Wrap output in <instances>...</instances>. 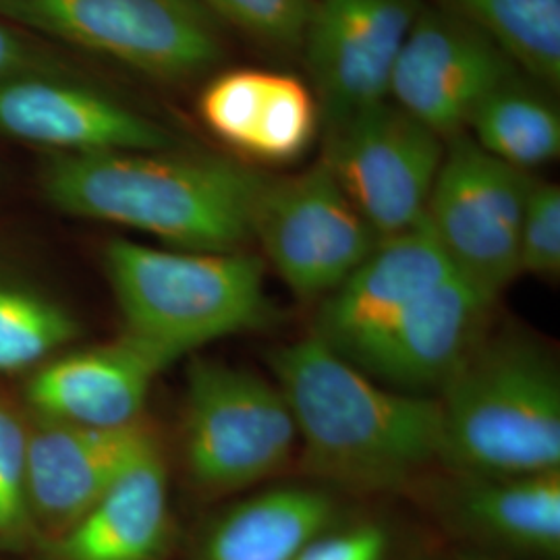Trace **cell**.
Instances as JSON below:
<instances>
[{
  "label": "cell",
  "mask_w": 560,
  "mask_h": 560,
  "mask_svg": "<svg viewBox=\"0 0 560 560\" xmlns=\"http://www.w3.org/2000/svg\"><path fill=\"white\" fill-rule=\"evenodd\" d=\"M78 337L80 324L59 301L0 280V378L32 374Z\"/></svg>",
  "instance_id": "obj_23"
},
{
  "label": "cell",
  "mask_w": 560,
  "mask_h": 560,
  "mask_svg": "<svg viewBox=\"0 0 560 560\" xmlns=\"http://www.w3.org/2000/svg\"><path fill=\"white\" fill-rule=\"evenodd\" d=\"M36 538L27 502V420L0 395V550H23Z\"/></svg>",
  "instance_id": "obj_24"
},
{
  "label": "cell",
  "mask_w": 560,
  "mask_h": 560,
  "mask_svg": "<svg viewBox=\"0 0 560 560\" xmlns=\"http://www.w3.org/2000/svg\"><path fill=\"white\" fill-rule=\"evenodd\" d=\"M520 67L478 27L442 7H423L395 62L388 96L442 140L469 127Z\"/></svg>",
  "instance_id": "obj_10"
},
{
  "label": "cell",
  "mask_w": 560,
  "mask_h": 560,
  "mask_svg": "<svg viewBox=\"0 0 560 560\" xmlns=\"http://www.w3.org/2000/svg\"><path fill=\"white\" fill-rule=\"evenodd\" d=\"M272 268L301 300H326L370 256L381 237L318 162L264 180L252 217Z\"/></svg>",
  "instance_id": "obj_9"
},
{
  "label": "cell",
  "mask_w": 560,
  "mask_h": 560,
  "mask_svg": "<svg viewBox=\"0 0 560 560\" xmlns=\"http://www.w3.org/2000/svg\"><path fill=\"white\" fill-rule=\"evenodd\" d=\"M266 177L217 154L119 150L52 154L40 187L57 210L133 229L185 252H240Z\"/></svg>",
  "instance_id": "obj_2"
},
{
  "label": "cell",
  "mask_w": 560,
  "mask_h": 560,
  "mask_svg": "<svg viewBox=\"0 0 560 560\" xmlns=\"http://www.w3.org/2000/svg\"><path fill=\"white\" fill-rule=\"evenodd\" d=\"M201 122L245 161L282 166L303 159L322 129L320 102L298 75L229 69L198 98Z\"/></svg>",
  "instance_id": "obj_17"
},
{
  "label": "cell",
  "mask_w": 560,
  "mask_h": 560,
  "mask_svg": "<svg viewBox=\"0 0 560 560\" xmlns=\"http://www.w3.org/2000/svg\"><path fill=\"white\" fill-rule=\"evenodd\" d=\"M217 18L279 50L301 48L310 0H200Z\"/></svg>",
  "instance_id": "obj_25"
},
{
  "label": "cell",
  "mask_w": 560,
  "mask_h": 560,
  "mask_svg": "<svg viewBox=\"0 0 560 560\" xmlns=\"http://www.w3.org/2000/svg\"><path fill=\"white\" fill-rule=\"evenodd\" d=\"M469 127L483 152L525 173L559 159V108L521 75L481 102Z\"/></svg>",
  "instance_id": "obj_21"
},
{
  "label": "cell",
  "mask_w": 560,
  "mask_h": 560,
  "mask_svg": "<svg viewBox=\"0 0 560 560\" xmlns=\"http://www.w3.org/2000/svg\"><path fill=\"white\" fill-rule=\"evenodd\" d=\"M560 272V187L534 180L523 210L520 275L557 279Z\"/></svg>",
  "instance_id": "obj_26"
},
{
  "label": "cell",
  "mask_w": 560,
  "mask_h": 560,
  "mask_svg": "<svg viewBox=\"0 0 560 560\" xmlns=\"http://www.w3.org/2000/svg\"><path fill=\"white\" fill-rule=\"evenodd\" d=\"M38 57L32 52V46L0 21V81L36 73Z\"/></svg>",
  "instance_id": "obj_28"
},
{
  "label": "cell",
  "mask_w": 560,
  "mask_h": 560,
  "mask_svg": "<svg viewBox=\"0 0 560 560\" xmlns=\"http://www.w3.org/2000/svg\"><path fill=\"white\" fill-rule=\"evenodd\" d=\"M494 303V298L455 272L345 360L400 393H441L488 332Z\"/></svg>",
  "instance_id": "obj_12"
},
{
  "label": "cell",
  "mask_w": 560,
  "mask_h": 560,
  "mask_svg": "<svg viewBox=\"0 0 560 560\" xmlns=\"http://www.w3.org/2000/svg\"><path fill=\"white\" fill-rule=\"evenodd\" d=\"M0 133L55 154L166 150L177 141L110 96L36 73L0 81Z\"/></svg>",
  "instance_id": "obj_14"
},
{
  "label": "cell",
  "mask_w": 560,
  "mask_h": 560,
  "mask_svg": "<svg viewBox=\"0 0 560 560\" xmlns=\"http://www.w3.org/2000/svg\"><path fill=\"white\" fill-rule=\"evenodd\" d=\"M154 444L145 420L115 430L27 421V502L38 544L75 525Z\"/></svg>",
  "instance_id": "obj_13"
},
{
  "label": "cell",
  "mask_w": 560,
  "mask_h": 560,
  "mask_svg": "<svg viewBox=\"0 0 560 560\" xmlns=\"http://www.w3.org/2000/svg\"><path fill=\"white\" fill-rule=\"evenodd\" d=\"M322 164L378 237L425 219L444 141L395 102L322 125Z\"/></svg>",
  "instance_id": "obj_8"
},
{
  "label": "cell",
  "mask_w": 560,
  "mask_h": 560,
  "mask_svg": "<svg viewBox=\"0 0 560 560\" xmlns=\"http://www.w3.org/2000/svg\"><path fill=\"white\" fill-rule=\"evenodd\" d=\"M337 517L335 499L318 488L280 486L222 513L201 541L198 560H295Z\"/></svg>",
  "instance_id": "obj_19"
},
{
  "label": "cell",
  "mask_w": 560,
  "mask_h": 560,
  "mask_svg": "<svg viewBox=\"0 0 560 560\" xmlns=\"http://www.w3.org/2000/svg\"><path fill=\"white\" fill-rule=\"evenodd\" d=\"M310 2H312V0H310Z\"/></svg>",
  "instance_id": "obj_29"
},
{
  "label": "cell",
  "mask_w": 560,
  "mask_h": 560,
  "mask_svg": "<svg viewBox=\"0 0 560 560\" xmlns=\"http://www.w3.org/2000/svg\"><path fill=\"white\" fill-rule=\"evenodd\" d=\"M102 264L125 335L168 363L275 322L264 260L243 249L185 252L110 240L102 249Z\"/></svg>",
  "instance_id": "obj_4"
},
{
  "label": "cell",
  "mask_w": 560,
  "mask_h": 560,
  "mask_svg": "<svg viewBox=\"0 0 560 560\" xmlns=\"http://www.w3.org/2000/svg\"><path fill=\"white\" fill-rule=\"evenodd\" d=\"M171 363L129 335L55 355L30 374L32 418L115 430L143 420L152 384Z\"/></svg>",
  "instance_id": "obj_15"
},
{
  "label": "cell",
  "mask_w": 560,
  "mask_h": 560,
  "mask_svg": "<svg viewBox=\"0 0 560 560\" xmlns=\"http://www.w3.org/2000/svg\"><path fill=\"white\" fill-rule=\"evenodd\" d=\"M168 540V469L159 442L75 525L40 546L46 560H161Z\"/></svg>",
  "instance_id": "obj_18"
},
{
  "label": "cell",
  "mask_w": 560,
  "mask_h": 560,
  "mask_svg": "<svg viewBox=\"0 0 560 560\" xmlns=\"http://www.w3.org/2000/svg\"><path fill=\"white\" fill-rule=\"evenodd\" d=\"M478 27L520 71L548 90L560 83V0H441Z\"/></svg>",
  "instance_id": "obj_22"
},
{
  "label": "cell",
  "mask_w": 560,
  "mask_h": 560,
  "mask_svg": "<svg viewBox=\"0 0 560 560\" xmlns=\"http://www.w3.org/2000/svg\"><path fill=\"white\" fill-rule=\"evenodd\" d=\"M421 0H312L303 55L322 125L386 101Z\"/></svg>",
  "instance_id": "obj_11"
},
{
  "label": "cell",
  "mask_w": 560,
  "mask_h": 560,
  "mask_svg": "<svg viewBox=\"0 0 560 560\" xmlns=\"http://www.w3.org/2000/svg\"><path fill=\"white\" fill-rule=\"evenodd\" d=\"M451 501L453 517L469 536L536 557H559L560 469L520 478H465Z\"/></svg>",
  "instance_id": "obj_20"
},
{
  "label": "cell",
  "mask_w": 560,
  "mask_h": 560,
  "mask_svg": "<svg viewBox=\"0 0 560 560\" xmlns=\"http://www.w3.org/2000/svg\"><path fill=\"white\" fill-rule=\"evenodd\" d=\"M455 272L459 270L423 219L376 243L349 279L322 300L312 335L349 358Z\"/></svg>",
  "instance_id": "obj_16"
},
{
  "label": "cell",
  "mask_w": 560,
  "mask_h": 560,
  "mask_svg": "<svg viewBox=\"0 0 560 560\" xmlns=\"http://www.w3.org/2000/svg\"><path fill=\"white\" fill-rule=\"evenodd\" d=\"M298 446V428L277 382L222 360L189 363L180 457L201 494L224 497L275 478Z\"/></svg>",
  "instance_id": "obj_5"
},
{
  "label": "cell",
  "mask_w": 560,
  "mask_h": 560,
  "mask_svg": "<svg viewBox=\"0 0 560 560\" xmlns=\"http://www.w3.org/2000/svg\"><path fill=\"white\" fill-rule=\"evenodd\" d=\"M303 469L349 492L400 490L444 463L441 402L370 378L316 335L275 349Z\"/></svg>",
  "instance_id": "obj_1"
},
{
  "label": "cell",
  "mask_w": 560,
  "mask_h": 560,
  "mask_svg": "<svg viewBox=\"0 0 560 560\" xmlns=\"http://www.w3.org/2000/svg\"><path fill=\"white\" fill-rule=\"evenodd\" d=\"M0 18L162 81L222 59L221 21L200 0H0Z\"/></svg>",
  "instance_id": "obj_6"
},
{
  "label": "cell",
  "mask_w": 560,
  "mask_h": 560,
  "mask_svg": "<svg viewBox=\"0 0 560 560\" xmlns=\"http://www.w3.org/2000/svg\"><path fill=\"white\" fill-rule=\"evenodd\" d=\"M534 177L459 133L444 145L425 222L465 279L499 300L520 277V235Z\"/></svg>",
  "instance_id": "obj_7"
},
{
  "label": "cell",
  "mask_w": 560,
  "mask_h": 560,
  "mask_svg": "<svg viewBox=\"0 0 560 560\" xmlns=\"http://www.w3.org/2000/svg\"><path fill=\"white\" fill-rule=\"evenodd\" d=\"M388 534L372 523L328 529L301 550L295 560H386Z\"/></svg>",
  "instance_id": "obj_27"
},
{
  "label": "cell",
  "mask_w": 560,
  "mask_h": 560,
  "mask_svg": "<svg viewBox=\"0 0 560 560\" xmlns=\"http://www.w3.org/2000/svg\"><path fill=\"white\" fill-rule=\"evenodd\" d=\"M444 465L465 478L560 469V376L552 353L520 332H486L442 386Z\"/></svg>",
  "instance_id": "obj_3"
}]
</instances>
